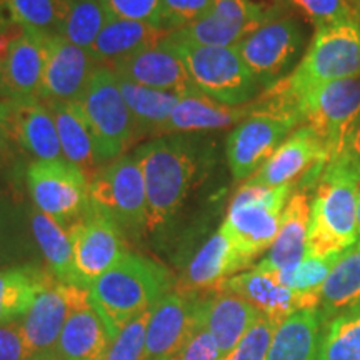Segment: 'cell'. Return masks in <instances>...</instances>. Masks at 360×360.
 <instances>
[{
  "label": "cell",
  "mask_w": 360,
  "mask_h": 360,
  "mask_svg": "<svg viewBox=\"0 0 360 360\" xmlns=\"http://www.w3.org/2000/svg\"><path fill=\"white\" fill-rule=\"evenodd\" d=\"M354 77H360V19L317 27L300 64L285 79L265 89L259 98L302 117L300 105L312 90Z\"/></svg>",
  "instance_id": "1"
},
{
  "label": "cell",
  "mask_w": 360,
  "mask_h": 360,
  "mask_svg": "<svg viewBox=\"0 0 360 360\" xmlns=\"http://www.w3.org/2000/svg\"><path fill=\"white\" fill-rule=\"evenodd\" d=\"M175 287L172 272L154 259L127 252L89 285L92 305L112 339L130 321L155 307Z\"/></svg>",
  "instance_id": "2"
},
{
  "label": "cell",
  "mask_w": 360,
  "mask_h": 360,
  "mask_svg": "<svg viewBox=\"0 0 360 360\" xmlns=\"http://www.w3.org/2000/svg\"><path fill=\"white\" fill-rule=\"evenodd\" d=\"M360 167L345 154L328 160L310 204L307 255L327 257L357 244Z\"/></svg>",
  "instance_id": "3"
},
{
  "label": "cell",
  "mask_w": 360,
  "mask_h": 360,
  "mask_svg": "<svg viewBox=\"0 0 360 360\" xmlns=\"http://www.w3.org/2000/svg\"><path fill=\"white\" fill-rule=\"evenodd\" d=\"M147 193V231L169 227L193 186L199 160L193 143L180 135H164L134 152Z\"/></svg>",
  "instance_id": "4"
},
{
  "label": "cell",
  "mask_w": 360,
  "mask_h": 360,
  "mask_svg": "<svg viewBox=\"0 0 360 360\" xmlns=\"http://www.w3.org/2000/svg\"><path fill=\"white\" fill-rule=\"evenodd\" d=\"M167 40L182 58L192 87L212 101L242 107L262 89L236 47L197 45L177 32H169Z\"/></svg>",
  "instance_id": "5"
},
{
  "label": "cell",
  "mask_w": 360,
  "mask_h": 360,
  "mask_svg": "<svg viewBox=\"0 0 360 360\" xmlns=\"http://www.w3.org/2000/svg\"><path fill=\"white\" fill-rule=\"evenodd\" d=\"M79 103L96 143L97 167L102 169L122 157L130 143L137 141L132 112L124 101L114 70L98 65Z\"/></svg>",
  "instance_id": "6"
},
{
  "label": "cell",
  "mask_w": 360,
  "mask_h": 360,
  "mask_svg": "<svg viewBox=\"0 0 360 360\" xmlns=\"http://www.w3.org/2000/svg\"><path fill=\"white\" fill-rule=\"evenodd\" d=\"M290 193L292 186L264 187L245 184L232 199L222 227L250 262L269 250L277 238Z\"/></svg>",
  "instance_id": "7"
},
{
  "label": "cell",
  "mask_w": 360,
  "mask_h": 360,
  "mask_svg": "<svg viewBox=\"0 0 360 360\" xmlns=\"http://www.w3.org/2000/svg\"><path fill=\"white\" fill-rule=\"evenodd\" d=\"M89 195L125 236L141 237L147 232L146 180L134 155H122L98 169L89 179Z\"/></svg>",
  "instance_id": "8"
},
{
  "label": "cell",
  "mask_w": 360,
  "mask_h": 360,
  "mask_svg": "<svg viewBox=\"0 0 360 360\" xmlns=\"http://www.w3.org/2000/svg\"><path fill=\"white\" fill-rule=\"evenodd\" d=\"M300 124L299 115L252 103V112L237 124L225 143L232 177L237 182L249 180Z\"/></svg>",
  "instance_id": "9"
},
{
  "label": "cell",
  "mask_w": 360,
  "mask_h": 360,
  "mask_svg": "<svg viewBox=\"0 0 360 360\" xmlns=\"http://www.w3.org/2000/svg\"><path fill=\"white\" fill-rule=\"evenodd\" d=\"M27 187L35 209L69 229L90 205L89 177L69 160H35L27 169Z\"/></svg>",
  "instance_id": "10"
},
{
  "label": "cell",
  "mask_w": 360,
  "mask_h": 360,
  "mask_svg": "<svg viewBox=\"0 0 360 360\" xmlns=\"http://www.w3.org/2000/svg\"><path fill=\"white\" fill-rule=\"evenodd\" d=\"M304 125L321 139L328 160L344 150L360 117V77L334 80L309 94L300 105Z\"/></svg>",
  "instance_id": "11"
},
{
  "label": "cell",
  "mask_w": 360,
  "mask_h": 360,
  "mask_svg": "<svg viewBox=\"0 0 360 360\" xmlns=\"http://www.w3.org/2000/svg\"><path fill=\"white\" fill-rule=\"evenodd\" d=\"M49 40L22 29L11 20H0V98H39L47 58Z\"/></svg>",
  "instance_id": "12"
},
{
  "label": "cell",
  "mask_w": 360,
  "mask_h": 360,
  "mask_svg": "<svg viewBox=\"0 0 360 360\" xmlns=\"http://www.w3.org/2000/svg\"><path fill=\"white\" fill-rule=\"evenodd\" d=\"M304 47L302 27L292 17H272L237 45L242 60L262 89L285 79Z\"/></svg>",
  "instance_id": "13"
},
{
  "label": "cell",
  "mask_w": 360,
  "mask_h": 360,
  "mask_svg": "<svg viewBox=\"0 0 360 360\" xmlns=\"http://www.w3.org/2000/svg\"><path fill=\"white\" fill-rule=\"evenodd\" d=\"M67 232L74 249L75 267L87 289L129 252L122 229L92 200L85 214Z\"/></svg>",
  "instance_id": "14"
},
{
  "label": "cell",
  "mask_w": 360,
  "mask_h": 360,
  "mask_svg": "<svg viewBox=\"0 0 360 360\" xmlns=\"http://www.w3.org/2000/svg\"><path fill=\"white\" fill-rule=\"evenodd\" d=\"M89 289L56 281L40 292L20 319L22 330L35 360H60L58 340L72 309L89 299Z\"/></svg>",
  "instance_id": "15"
},
{
  "label": "cell",
  "mask_w": 360,
  "mask_h": 360,
  "mask_svg": "<svg viewBox=\"0 0 360 360\" xmlns=\"http://www.w3.org/2000/svg\"><path fill=\"white\" fill-rule=\"evenodd\" d=\"M205 295L170 292L155 304L148 319L142 360H169L204 326Z\"/></svg>",
  "instance_id": "16"
},
{
  "label": "cell",
  "mask_w": 360,
  "mask_h": 360,
  "mask_svg": "<svg viewBox=\"0 0 360 360\" xmlns=\"http://www.w3.org/2000/svg\"><path fill=\"white\" fill-rule=\"evenodd\" d=\"M327 164L328 154L321 139L307 125H302L282 142L247 184L281 187L292 186V182L300 180L302 187H309L312 182L319 184Z\"/></svg>",
  "instance_id": "17"
},
{
  "label": "cell",
  "mask_w": 360,
  "mask_h": 360,
  "mask_svg": "<svg viewBox=\"0 0 360 360\" xmlns=\"http://www.w3.org/2000/svg\"><path fill=\"white\" fill-rule=\"evenodd\" d=\"M272 17V12L252 0H214L212 11L204 19L174 32L197 45L237 47Z\"/></svg>",
  "instance_id": "18"
},
{
  "label": "cell",
  "mask_w": 360,
  "mask_h": 360,
  "mask_svg": "<svg viewBox=\"0 0 360 360\" xmlns=\"http://www.w3.org/2000/svg\"><path fill=\"white\" fill-rule=\"evenodd\" d=\"M97 67L89 51L62 37L51 39L39 98L45 103L79 102Z\"/></svg>",
  "instance_id": "19"
},
{
  "label": "cell",
  "mask_w": 360,
  "mask_h": 360,
  "mask_svg": "<svg viewBox=\"0 0 360 360\" xmlns=\"http://www.w3.org/2000/svg\"><path fill=\"white\" fill-rule=\"evenodd\" d=\"M109 69L114 70L119 79L148 89L165 90L177 96H186L195 90L192 87L182 58L167 37L162 39L157 45L115 62Z\"/></svg>",
  "instance_id": "20"
},
{
  "label": "cell",
  "mask_w": 360,
  "mask_h": 360,
  "mask_svg": "<svg viewBox=\"0 0 360 360\" xmlns=\"http://www.w3.org/2000/svg\"><path fill=\"white\" fill-rule=\"evenodd\" d=\"M252 262L237 249L227 231L220 225L193 254L182 278L184 294L204 295L217 292L229 278L249 267Z\"/></svg>",
  "instance_id": "21"
},
{
  "label": "cell",
  "mask_w": 360,
  "mask_h": 360,
  "mask_svg": "<svg viewBox=\"0 0 360 360\" xmlns=\"http://www.w3.org/2000/svg\"><path fill=\"white\" fill-rule=\"evenodd\" d=\"M2 102L11 141L19 143L37 160L62 159L56 120L47 103L40 98Z\"/></svg>",
  "instance_id": "22"
},
{
  "label": "cell",
  "mask_w": 360,
  "mask_h": 360,
  "mask_svg": "<svg viewBox=\"0 0 360 360\" xmlns=\"http://www.w3.org/2000/svg\"><path fill=\"white\" fill-rule=\"evenodd\" d=\"M222 289L242 297L277 326L299 310L317 309V305L307 297L282 285L274 274L255 267L249 272L231 277L224 283Z\"/></svg>",
  "instance_id": "23"
},
{
  "label": "cell",
  "mask_w": 360,
  "mask_h": 360,
  "mask_svg": "<svg viewBox=\"0 0 360 360\" xmlns=\"http://www.w3.org/2000/svg\"><path fill=\"white\" fill-rule=\"evenodd\" d=\"M260 315L262 314L242 297L222 289L205 295L202 323L217 342L222 357L236 347Z\"/></svg>",
  "instance_id": "24"
},
{
  "label": "cell",
  "mask_w": 360,
  "mask_h": 360,
  "mask_svg": "<svg viewBox=\"0 0 360 360\" xmlns=\"http://www.w3.org/2000/svg\"><path fill=\"white\" fill-rule=\"evenodd\" d=\"M252 112V105L229 107L224 103L212 101L204 94L192 90L180 97V101L169 117V120L162 125L157 135L184 134V132H204V130L227 129L240 124Z\"/></svg>",
  "instance_id": "25"
},
{
  "label": "cell",
  "mask_w": 360,
  "mask_h": 360,
  "mask_svg": "<svg viewBox=\"0 0 360 360\" xmlns=\"http://www.w3.org/2000/svg\"><path fill=\"white\" fill-rule=\"evenodd\" d=\"M310 220V200L305 191L292 192L282 214L277 238L269 249L267 257L255 269L265 272L292 267L307 255V233Z\"/></svg>",
  "instance_id": "26"
},
{
  "label": "cell",
  "mask_w": 360,
  "mask_h": 360,
  "mask_svg": "<svg viewBox=\"0 0 360 360\" xmlns=\"http://www.w3.org/2000/svg\"><path fill=\"white\" fill-rule=\"evenodd\" d=\"M112 337L92 300L75 305L58 340L60 360H102Z\"/></svg>",
  "instance_id": "27"
},
{
  "label": "cell",
  "mask_w": 360,
  "mask_h": 360,
  "mask_svg": "<svg viewBox=\"0 0 360 360\" xmlns=\"http://www.w3.org/2000/svg\"><path fill=\"white\" fill-rule=\"evenodd\" d=\"M167 34L160 27L146 22L107 15L105 25L89 52L96 58L97 64L102 62V65L110 67L125 57L157 45L162 39L167 37Z\"/></svg>",
  "instance_id": "28"
},
{
  "label": "cell",
  "mask_w": 360,
  "mask_h": 360,
  "mask_svg": "<svg viewBox=\"0 0 360 360\" xmlns=\"http://www.w3.org/2000/svg\"><path fill=\"white\" fill-rule=\"evenodd\" d=\"M323 322L319 309H302L278 323L267 360H321Z\"/></svg>",
  "instance_id": "29"
},
{
  "label": "cell",
  "mask_w": 360,
  "mask_h": 360,
  "mask_svg": "<svg viewBox=\"0 0 360 360\" xmlns=\"http://www.w3.org/2000/svg\"><path fill=\"white\" fill-rule=\"evenodd\" d=\"M56 281L39 264L0 269V326L20 321L40 292Z\"/></svg>",
  "instance_id": "30"
},
{
  "label": "cell",
  "mask_w": 360,
  "mask_h": 360,
  "mask_svg": "<svg viewBox=\"0 0 360 360\" xmlns=\"http://www.w3.org/2000/svg\"><path fill=\"white\" fill-rule=\"evenodd\" d=\"M30 227L47 269L60 283L77 285L87 289L82 277L75 267L74 249L67 229L57 224L56 220L40 212L39 209H30Z\"/></svg>",
  "instance_id": "31"
},
{
  "label": "cell",
  "mask_w": 360,
  "mask_h": 360,
  "mask_svg": "<svg viewBox=\"0 0 360 360\" xmlns=\"http://www.w3.org/2000/svg\"><path fill=\"white\" fill-rule=\"evenodd\" d=\"M51 109L60 141L62 155L70 164L82 169L85 175L92 177L97 172L96 143L89 122L79 102L47 103Z\"/></svg>",
  "instance_id": "32"
},
{
  "label": "cell",
  "mask_w": 360,
  "mask_h": 360,
  "mask_svg": "<svg viewBox=\"0 0 360 360\" xmlns=\"http://www.w3.org/2000/svg\"><path fill=\"white\" fill-rule=\"evenodd\" d=\"M360 305V240L342 252L322 287L321 312L326 326L337 315Z\"/></svg>",
  "instance_id": "33"
},
{
  "label": "cell",
  "mask_w": 360,
  "mask_h": 360,
  "mask_svg": "<svg viewBox=\"0 0 360 360\" xmlns=\"http://www.w3.org/2000/svg\"><path fill=\"white\" fill-rule=\"evenodd\" d=\"M37 252L30 209L24 210L11 197L0 193V269L37 264Z\"/></svg>",
  "instance_id": "34"
},
{
  "label": "cell",
  "mask_w": 360,
  "mask_h": 360,
  "mask_svg": "<svg viewBox=\"0 0 360 360\" xmlns=\"http://www.w3.org/2000/svg\"><path fill=\"white\" fill-rule=\"evenodd\" d=\"M119 87L125 103L132 112L137 139L143 135H157L182 97L165 90L143 87L124 79H119Z\"/></svg>",
  "instance_id": "35"
},
{
  "label": "cell",
  "mask_w": 360,
  "mask_h": 360,
  "mask_svg": "<svg viewBox=\"0 0 360 360\" xmlns=\"http://www.w3.org/2000/svg\"><path fill=\"white\" fill-rule=\"evenodd\" d=\"M8 20L45 39L60 37L64 0H4ZM0 7V8H2Z\"/></svg>",
  "instance_id": "36"
},
{
  "label": "cell",
  "mask_w": 360,
  "mask_h": 360,
  "mask_svg": "<svg viewBox=\"0 0 360 360\" xmlns=\"http://www.w3.org/2000/svg\"><path fill=\"white\" fill-rule=\"evenodd\" d=\"M105 22L107 13L98 0H64L60 37L90 51Z\"/></svg>",
  "instance_id": "37"
},
{
  "label": "cell",
  "mask_w": 360,
  "mask_h": 360,
  "mask_svg": "<svg viewBox=\"0 0 360 360\" xmlns=\"http://www.w3.org/2000/svg\"><path fill=\"white\" fill-rule=\"evenodd\" d=\"M342 254L327 255V257H310L305 255L304 260H300L297 265L285 267L276 272H270L287 289L297 292V294L307 297L317 305L321 304L322 287L326 283L328 274L334 269L337 260Z\"/></svg>",
  "instance_id": "38"
},
{
  "label": "cell",
  "mask_w": 360,
  "mask_h": 360,
  "mask_svg": "<svg viewBox=\"0 0 360 360\" xmlns=\"http://www.w3.org/2000/svg\"><path fill=\"white\" fill-rule=\"evenodd\" d=\"M321 360H360V305L323 326Z\"/></svg>",
  "instance_id": "39"
},
{
  "label": "cell",
  "mask_w": 360,
  "mask_h": 360,
  "mask_svg": "<svg viewBox=\"0 0 360 360\" xmlns=\"http://www.w3.org/2000/svg\"><path fill=\"white\" fill-rule=\"evenodd\" d=\"M152 309L146 310L117 332L102 360H142Z\"/></svg>",
  "instance_id": "40"
},
{
  "label": "cell",
  "mask_w": 360,
  "mask_h": 360,
  "mask_svg": "<svg viewBox=\"0 0 360 360\" xmlns=\"http://www.w3.org/2000/svg\"><path fill=\"white\" fill-rule=\"evenodd\" d=\"M276 328V322L260 315L257 322L242 337V340L231 352L222 355L220 360H267L270 342H272Z\"/></svg>",
  "instance_id": "41"
},
{
  "label": "cell",
  "mask_w": 360,
  "mask_h": 360,
  "mask_svg": "<svg viewBox=\"0 0 360 360\" xmlns=\"http://www.w3.org/2000/svg\"><path fill=\"white\" fill-rule=\"evenodd\" d=\"M212 7L214 0H162L160 27L165 32L184 29L204 19Z\"/></svg>",
  "instance_id": "42"
},
{
  "label": "cell",
  "mask_w": 360,
  "mask_h": 360,
  "mask_svg": "<svg viewBox=\"0 0 360 360\" xmlns=\"http://www.w3.org/2000/svg\"><path fill=\"white\" fill-rule=\"evenodd\" d=\"M305 19L317 27L335 22L360 19L347 0H289Z\"/></svg>",
  "instance_id": "43"
},
{
  "label": "cell",
  "mask_w": 360,
  "mask_h": 360,
  "mask_svg": "<svg viewBox=\"0 0 360 360\" xmlns=\"http://www.w3.org/2000/svg\"><path fill=\"white\" fill-rule=\"evenodd\" d=\"M98 2L110 17L160 27L162 0H98Z\"/></svg>",
  "instance_id": "44"
},
{
  "label": "cell",
  "mask_w": 360,
  "mask_h": 360,
  "mask_svg": "<svg viewBox=\"0 0 360 360\" xmlns=\"http://www.w3.org/2000/svg\"><path fill=\"white\" fill-rule=\"evenodd\" d=\"M0 360H35L25 340L20 321L0 326Z\"/></svg>",
  "instance_id": "45"
},
{
  "label": "cell",
  "mask_w": 360,
  "mask_h": 360,
  "mask_svg": "<svg viewBox=\"0 0 360 360\" xmlns=\"http://www.w3.org/2000/svg\"><path fill=\"white\" fill-rule=\"evenodd\" d=\"M169 360H220V350L214 337L202 326L192 339Z\"/></svg>",
  "instance_id": "46"
},
{
  "label": "cell",
  "mask_w": 360,
  "mask_h": 360,
  "mask_svg": "<svg viewBox=\"0 0 360 360\" xmlns=\"http://www.w3.org/2000/svg\"><path fill=\"white\" fill-rule=\"evenodd\" d=\"M340 154H345L347 157H350V159H352L360 167V117L357 122H355L352 130H350L347 141H345L344 150H342Z\"/></svg>",
  "instance_id": "47"
},
{
  "label": "cell",
  "mask_w": 360,
  "mask_h": 360,
  "mask_svg": "<svg viewBox=\"0 0 360 360\" xmlns=\"http://www.w3.org/2000/svg\"><path fill=\"white\" fill-rule=\"evenodd\" d=\"M8 141H11V137H8L7 132L6 115H4V102L0 101V165L4 164V160H6L7 157Z\"/></svg>",
  "instance_id": "48"
},
{
  "label": "cell",
  "mask_w": 360,
  "mask_h": 360,
  "mask_svg": "<svg viewBox=\"0 0 360 360\" xmlns=\"http://www.w3.org/2000/svg\"><path fill=\"white\" fill-rule=\"evenodd\" d=\"M357 238L360 240V191H359V199H357Z\"/></svg>",
  "instance_id": "49"
},
{
  "label": "cell",
  "mask_w": 360,
  "mask_h": 360,
  "mask_svg": "<svg viewBox=\"0 0 360 360\" xmlns=\"http://www.w3.org/2000/svg\"><path fill=\"white\" fill-rule=\"evenodd\" d=\"M347 2L350 4V7L354 8L355 13H357V15H360V0H347Z\"/></svg>",
  "instance_id": "50"
},
{
  "label": "cell",
  "mask_w": 360,
  "mask_h": 360,
  "mask_svg": "<svg viewBox=\"0 0 360 360\" xmlns=\"http://www.w3.org/2000/svg\"><path fill=\"white\" fill-rule=\"evenodd\" d=\"M2 4H4V0H0V7H2Z\"/></svg>",
  "instance_id": "51"
}]
</instances>
